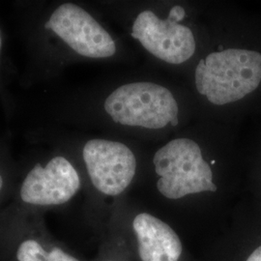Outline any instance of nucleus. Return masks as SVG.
Listing matches in <instances>:
<instances>
[{
  "mask_svg": "<svg viewBox=\"0 0 261 261\" xmlns=\"http://www.w3.org/2000/svg\"><path fill=\"white\" fill-rule=\"evenodd\" d=\"M197 91L213 105L234 103L252 93L261 83V54L228 48L200 59L195 73Z\"/></svg>",
  "mask_w": 261,
  "mask_h": 261,
  "instance_id": "nucleus-1",
  "label": "nucleus"
},
{
  "mask_svg": "<svg viewBox=\"0 0 261 261\" xmlns=\"http://www.w3.org/2000/svg\"><path fill=\"white\" fill-rule=\"evenodd\" d=\"M82 179L79 171L62 155L38 162L24 173L13 193L15 203L10 208L43 213L69 203L80 192Z\"/></svg>",
  "mask_w": 261,
  "mask_h": 261,
  "instance_id": "nucleus-2",
  "label": "nucleus"
},
{
  "mask_svg": "<svg viewBox=\"0 0 261 261\" xmlns=\"http://www.w3.org/2000/svg\"><path fill=\"white\" fill-rule=\"evenodd\" d=\"M0 261H82L49 233L43 214L0 211Z\"/></svg>",
  "mask_w": 261,
  "mask_h": 261,
  "instance_id": "nucleus-3",
  "label": "nucleus"
},
{
  "mask_svg": "<svg viewBox=\"0 0 261 261\" xmlns=\"http://www.w3.org/2000/svg\"><path fill=\"white\" fill-rule=\"evenodd\" d=\"M103 109L113 121L124 126L162 129L177 126V102L168 88L142 82L124 84L110 94Z\"/></svg>",
  "mask_w": 261,
  "mask_h": 261,
  "instance_id": "nucleus-4",
  "label": "nucleus"
},
{
  "mask_svg": "<svg viewBox=\"0 0 261 261\" xmlns=\"http://www.w3.org/2000/svg\"><path fill=\"white\" fill-rule=\"evenodd\" d=\"M153 163L156 173L161 176L157 182L159 192L169 199L216 192L211 167L203 160L201 149L194 140H171L159 149Z\"/></svg>",
  "mask_w": 261,
  "mask_h": 261,
  "instance_id": "nucleus-5",
  "label": "nucleus"
},
{
  "mask_svg": "<svg viewBox=\"0 0 261 261\" xmlns=\"http://www.w3.org/2000/svg\"><path fill=\"white\" fill-rule=\"evenodd\" d=\"M44 28L79 56L109 58L115 55L112 35L79 5L66 2L50 12Z\"/></svg>",
  "mask_w": 261,
  "mask_h": 261,
  "instance_id": "nucleus-6",
  "label": "nucleus"
},
{
  "mask_svg": "<svg viewBox=\"0 0 261 261\" xmlns=\"http://www.w3.org/2000/svg\"><path fill=\"white\" fill-rule=\"evenodd\" d=\"M184 18L185 10L179 5L172 7L166 19H159L152 11H143L133 24L132 37L167 63H184L196 51L192 30L179 23Z\"/></svg>",
  "mask_w": 261,
  "mask_h": 261,
  "instance_id": "nucleus-7",
  "label": "nucleus"
},
{
  "mask_svg": "<svg viewBox=\"0 0 261 261\" xmlns=\"http://www.w3.org/2000/svg\"><path fill=\"white\" fill-rule=\"evenodd\" d=\"M83 158L94 188L106 196H117L130 186L137 160L125 144L94 139L84 144Z\"/></svg>",
  "mask_w": 261,
  "mask_h": 261,
  "instance_id": "nucleus-8",
  "label": "nucleus"
},
{
  "mask_svg": "<svg viewBox=\"0 0 261 261\" xmlns=\"http://www.w3.org/2000/svg\"><path fill=\"white\" fill-rule=\"evenodd\" d=\"M141 261H178L183 251L176 232L158 218L141 213L133 221Z\"/></svg>",
  "mask_w": 261,
  "mask_h": 261,
  "instance_id": "nucleus-9",
  "label": "nucleus"
},
{
  "mask_svg": "<svg viewBox=\"0 0 261 261\" xmlns=\"http://www.w3.org/2000/svg\"><path fill=\"white\" fill-rule=\"evenodd\" d=\"M14 187V176L8 168L0 165V205L13 193Z\"/></svg>",
  "mask_w": 261,
  "mask_h": 261,
  "instance_id": "nucleus-10",
  "label": "nucleus"
},
{
  "mask_svg": "<svg viewBox=\"0 0 261 261\" xmlns=\"http://www.w3.org/2000/svg\"><path fill=\"white\" fill-rule=\"evenodd\" d=\"M247 261H261V246L253 251Z\"/></svg>",
  "mask_w": 261,
  "mask_h": 261,
  "instance_id": "nucleus-11",
  "label": "nucleus"
},
{
  "mask_svg": "<svg viewBox=\"0 0 261 261\" xmlns=\"http://www.w3.org/2000/svg\"><path fill=\"white\" fill-rule=\"evenodd\" d=\"M1 48H2V36H1V31H0V55H1Z\"/></svg>",
  "mask_w": 261,
  "mask_h": 261,
  "instance_id": "nucleus-12",
  "label": "nucleus"
},
{
  "mask_svg": "<svg viewBox=\"0 0 261 261\" xmlns=\"http://www.w3.org/2000/svg\"><path fill=\"white\" fill-rule=\"evenodd\" d=\"M215 163H216L215 161H212V162H211V165H214Z\"/></svg>",
  "mask_w": 261,
  "mask_h": 261,
  "instance_id": "nucleus-13",
  "label": "nucleus"
},
{
  "mask_svg": "<svg viewBox=\"0 0 261 261\" xmlns=\"http://www.w3.org/2000/svg\"><path fill=\"white\" fill-rule=\"evenodd\" d=\"M106 261H116V260H113V259H108V260Z\"/></svg>",
  "mask_w": 261,
  "mask_h": 261,
  "instance_id": "nucleus-14",
  "label": "nucleus"
}]
</instances>
